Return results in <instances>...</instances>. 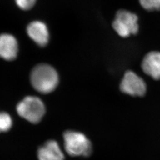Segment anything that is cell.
I'll return each mask as SVG.
<instances>
[{
	"label": "cell",
	"instance_id": "1",
	"mask_svg": "<svg viewBox=\"0 0 160 160\" xmlns=\"http://www.w3.org/2000/svg\"><path fill=\"white\" fill-rule=\"evenodd\" d=\"M32 84L34 89L43 94L53 92L57 87L59 77L57 71L48 64L37 65L30 75Z\"/></svg>",
	"mask_w": 160,
	"mask_h": 160
},
{
	"label": "cell",
	"instance_id": "2",
	"mask_svg": "<svg viewBox=\"0 0 160 160\" xmlns=\"http://www.w3.org/2000/svg\"><path fill=\"white\" fill-rule=\"evenodd\" d=\"M63 137L64 148L70 156L87 157L92 154V142L82 133L67 131L63 133Z\"/></svg>",
	"mask_w": 160,
	"mask_h": 160
},
{
	"label": "cell",
	"instance_id": "3",
	"mask_svg": "<svg viewBox=\"0 0 160 160\" xmlns=\"http://www.w3.org/2000/svg\"><path fill=\"white\" fill-rule=\"evenodd\" d=\"M18 114L32 123H38L45 113V107L39 98L35 96L25 97L17 104Z\"/></svg>",
	"mask_w": 160,
	"mask_h": 160
},
{
	"label": "cell",
	"instance_id": "4",
	"mask_svg": "<svg viewBox=\"0 0 160 160\" xmlns=\"http://www.w3.org/2000/svg\"><path fill=\"white\" fill-rule=\"evenodd\" d=\"M112 26L119 36L126 38L137 34L139 30L138 17L133 12L120 10L116 14Z\"/></svg>",
	"mask_w": 160,
	"mask_h": 160
},
{
	"label": "cell",
	"instance_id": "5",
	"mask_svg": "<svg viewBox=\"0 0 160 160\" xmlns=\"http://www.w3.org/2000/svg\"><path fill=\"white\" fill-rule=\"evenodd\" d=\"M144 80L133 71L129 70L124 74L120 84L121 92L133 97H142L147 92Z\"/></svg>",
	"mask_w": 160,
	"mask_h": 160
},
{
	"label": "cell",
	"instance_id": "6",
	"mask_svg": "<svg viewBox=\"0 0 160 160\" xmlns=\"http://www.w3.org/2000/svg\"><path fill=\"white\" fill-rule=\"evenodd\" d=\"M26 33L29 38L38 46H46L50 39V32L47 24L39 19L33 20L28 23Z\"/></svg>",
	"mask_w": 160,
	"mask_h": 160
},
{
	"label": "cell",
	"instance_id": "7",
	"mask_svg": "<svg viewBox=\"0 0 160 160\" xmlns=\"http://www.w3.org/2000/svg\"><path fill=\"white\" fill-rule=\"evenodd\" d=\"M18 45L14 35L8 33L0 34V57L7 61L14 59L18 53Z\"/></svg>",
	"mask_w": 160,
	"mask_h": 160
},
{
	"label": "cell",
	"instance_id": "8",
	"mask_svg": "<svg viewBox=\"0 0 160 160\" xmlns=\"http://www.w3.org/2000/svg\"><path fill=\"white\" fill-rule=\"evenodd\" d=\"M141 67L145 74L154 80H160V52L148 53L142 59Z\"/></svg>",
	"mask_w": 160,
	"mask_h": 160
},
{
	"label": "cell",
	"instance_id": "9",
	"mask_svg": "<svg viewBox=\"0 0 160 160\" xmlns=\"http://www.w3.org/2000/svg\"><path fill=\"white\" fill-rule=\"evenodd\" d=\"M39 160H64L65 156L59 144L54 140L46 142L38 150Z\"/></svg>",
	"mask_w": 160,
	"mask_h": 160
},
{
	"label": "cell",
	"instance_id": "10",
	"mask_svg": "<svg viewBox=\"0 0 160 160\" xmlns=\"http://www.w3.org/2000/svg\"><path fill=\"white\" fill-rule=\"evenodd\" d=\"M17 8L23 12H29L34 8L38 0H14Z\"/></svg>",
	"mask_w": 160,
	"mask_h": 160
},
{
	"label": "cell",
	"instance_id": "11",
	"mask_svg": "<svg viewBox=\"0 0 160 160\" xmlns=\"http://www.w3.org/2000/svg\"><path fill=\"white\" fill-rule=\"evenodd\" d=\"M12 121L11 116L6 112L0 113V132L9 131L12 128Z\"/></svg>",
	"mask_w": 160,
	"mask_h": 160
},
{
	"label": "cell",
	"instance_id": "12",
	"mask_svg": "<svg viewBox=\"0 0 160 160\" xmlns=\"http://www.w3.org/2000/svg\"><path fill=\"white\" fill-rule=\"evenodd\" d=\"M141 6L148 11L160 10V0H139Z\"/></svg>",
	"mask_w": 160,
	"mask_h": 160
}]
</instances>
